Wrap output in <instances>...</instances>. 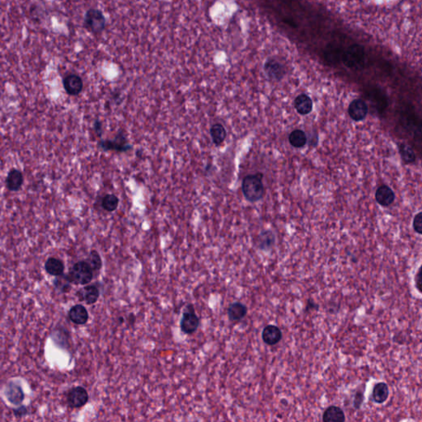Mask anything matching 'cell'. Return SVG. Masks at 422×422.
<instances>
[{"mask_svg":"<svg viewBox=\"0 0 422 422\" xmlns=\"http://www.w3.org/2000/svg\"><path fill=\"white\" fill-rule=\"evenodd\" d=\"M263 175L261 173L248 175L244 177L242 183V191L246 199L251 203H254L263 197L264 185L262 182Z\"/></svg>","mask_w":422,"mask_h":422,"instance_id":"cell-1","label":"cell"},{"mask_svg":"<svg viewBox=\"0 0 422 422\" xmlns=\"http://www.w3.org/2000/svg\"><path fill=\"white\" fill-rule=\"evenodd\" d=\"M67 275L72 284L86 286L92 282L94 272L87 261H79L74 264Z\"/></svg>","mask_w":422,"mask_h":422,"instance_id":"cell-2","label":"cell"},{"mask_svg":"<svg viewBox=\"0 0 422 422\" xmlns=\"http://www.w3.org/2000/svg\"><path fill=\"white\" fill-rule=\"evenodd\" d=\"M105 16L103 12L97 9H90L85 14L84 27L94 34H99L106 28Z\"/></svg>","mask_w":422,"mask_h":422,"instance_id":"cell-3","label":"cell"},{"mask_svg":"<svg viewBox=\"0 0 422 422\" xmlns=\"http://www.w3.org/2000/svg\"><path fill=\"white\" fill-rule=\"evenodd\" d=\"M200 318L195 312L194 307L192 304H188L184 309L180 327L182 333L187 335H191L199 327Z\"/></svg>","mask_w":422,"mask_h":422,"instance_id":"cell-4","label":"cell"},{"mask_svg":"<svg viewBox=\"0 0 422 422\" xmlns=\"http://www.w3.org/2000/svg\"><path fill=\"white\" fill-rule=\"evenodd\" d=\"M89 396L83 387L76 386L68 391L66 395L68 407L72 409L81 408L87 404Z\"/></svg>","mask_w":422,"mask_h":422,"instance_id":"cell-5","label":"cell"},{"mask_svg":"<svg viewBox=\"0 0 422 422\" xmlns=\"http://www.w3.org/2000/svg\"><path fill=\"white\" fill-rule=\"evenodd\" d=\"M374 198L376 202L380 206L389 207L395 203L396 193L389 185L383 184L376 188Z\"/></svg>","mask_w":422,"mask_h":422,"instance_id":"cell-6","label":"cell"},{"mask_svg":"<svg viewBox=\"0 0 422 422\" xmlns=\"http://www.w3.org/2000/svg\"><path fill=\"white\" fill-rule=\"evenodd\" d=\"M5 396L8 401L15 406H20L25 399V393L23 388L20 384L13 381H10L6 384Z\"/></svg>","mask_w":422,"mask_h":422,"instance_id":"cell-7","label":"cell"},{"mask_svg":"<svg viewBox=\"0 0 422 422\" xmlns=\"http://www.w3.org/2000/svg\"><path fill=\"white\" fill-rule=\"evenodd\" d=\"M65 91L70 96H77L83 90V82L77 74H69L63 79Z\"/></svg>","mask_w":422,"mask_h":422,"instance_id":"cell-8","label":"cell"},{"mask_svg":"<svg viewBox=\"0 0 422 422\" xmlns=\"http://www.w3.org/2000/svg\"><path fill=\"white\" fill-rule=\"evenodd\" d=\"M348 113L353 121H363L368 115V107L366 103L361 99H355L349 105Z\"/></svg>","mask_w":422,"mask_h":422,"instance_id":"cell-9","label":"cell"},{"mask_svg":"<svg viewBox=\"0 0 422 422\" xmlns=\"http://www.w3.org/2000/svg\"><path fill=\"white\" fill-rule=\"evenodd\" d=\"M70 321L76 325H85L89 318V314L87 308L82 304H76L71 307L68 313Z\"/></svg>","mask_w":422,"mask_h":422,"instance_id":"cell-10","label":"cell"},{"mask_svg":"<svg viewBox=\"0 0 422 422\" xmlns=\"http://www.w3.org/2000/svg\"><path fill=\"white\" fill-rule=\"evenodd\" d=\"M99 146L105 150H114L117 152H125L131 150L132 146L126 142L125 137L119 135L115 140L101 141Z\"/></svg>","mask_w":422,"mask_h":422,"instance_id":"cell-11","label":"cell"},{"mask_svg":"<svg viewBox=\"0 0 422 422\" xmlns=\"http://www.w3.org/2000/svg\"><path fill=\"white\" fill-rule=\"evenodd\" d=\"M262 340L268 346H275L282 339V332L275 325H268L262 331Z\"/></svg>","mask_w":422,"mask_h":422,"instance_id":"cell-12","label":"cell"},{"mask_svg":"<svg viewBox=\"0 0 422 422\" xmlns=\"http://www.w3.org/2000/svg\"><path fill=\"white\" fill-rule=\"evenodd\" d=\"M78 293V298H80L81 300H83L88 305L96 304L100 296L99 289L94 285H86Z\"/></svg>","mask_w":422,"mask_h":422,"instance_id":"cell-13","label":"cell"},{"mask_svg":"<svg viewBox=\"0 0 422 422\" xmlns=\"http://www.w3.org/2000/svg\"><path fill=\"white\" fill-rule=\"evenodd\" d=\"M294 106L298 113L303 116L308 115L313 111V101L307 94L302 93L296 97L294 101Z\"/></svg>","mask_w":422,"mask_h":422,"instance_id":"cell-14","label":"cell"},{"mask_svg":"<svg viewBox=\"0 0 422 422\" xmlns=\"http://www.w3.org/2000/svg\"><path fill=\"white\" fill-rule=\"evenodd\" d=\"M23 181L24 178L22 172L18 169H12L6 178V185L9 191L18 192L23 186Z\"/></svg>","mask_w":422,"mask_h":422,"instance_id":"cell-15","label":"cell"},{"mask_svg":"<svg viewBox=\"0 0 422 422\" xmlns=\"http://www.w3.org/2000/svg\"><path fill=\"white\" fill-rule=\"evenodd\" d=\"M45 270L50 275L59 276L64 274L65 265L61 259L56 257H49L45 261Z\"/></svg>","mask_w":422,"mask_h":422,"instance_id":"cell-16","label":"cell"},{"mask_svg":"<svg viewBox=\"0 0 422 422\" xmlns=\"http://www.w3.org/2000/svg\"><path fill=\"white\" fill-rule=\"evenodd\" d=\"M248 313V308L240 302L232 303L228 308V317L232 322L240 321Z\"/></svg>","mask_w":422,"mask_h":422,"instance_id":"cell-17","label":"cell"},{"mask_svg":"<svg viewBox=\"0 0 422 422\" xmlns=\"http://www.w3.org/2000/svg\"><path fill=\"white\" fill-rule=\"evenodd\" d=\"M324 422H344L346 420L344 411L340 407L331 406L324 411L322 415Z\"/></svg>","mask_w":422,"mask_h":422,"instance_id":"cell-18","label":"cell"},{"mask_svg":"<svg viewBox=\"0 0 422 422\" xmlns=\"http://www.w3.org/2000/svg\"><path fill=\"white\" fill-rule=\"evenodd\" d=\"M52 340L54 341L55 344L57 345L61 348L66 349L69 346V333L67 329L63 326H60L56 329L52 333Z\"/></svg>","mask_w":422,"mask_h":422,"instance_id":"cell-19","label":"cell"},{"mask_svg":"<svg viewBox=\"0 0 422 422\" xmlns=\"http://www.w3.org/2000/svg\"><path fill=\"white\" fill-rule=\"evenodd\" d=\"M275 235L271 231L266 230L261 232L257 240V245L261 250L268 251L275 244Z\"/></svg>","mask_w":422,"mask_h":422,"instance_id":"cell-20","label":"cell"},{"mask_svg":"<svg viewBox=\"0 0 422 422\" xmlns=\"http://www.w3.org/2000/svg\"><path fill=\"white\" fill-rule=\"evenodd\" d=\"M389 387L385 383H379L373 387L372 397L374 402L383 403L389 398Z\"/></svg>","mask_w":422,"mask_h":422,"instance_id":"cell-21","label":"cell"},{"mask_svg":"<svg viewBox=\"0 0 422 422\" xmlns=\"http://www.w3.org/2000/svg\"><path fill=\"white\" fill-rule=\"evenodd\" d=\"M210 135L212 138L213 143L215 144L216 146H221L225 139L227 133L223 125L217 123L212 125V127L210 129Z\"/></svg>","mask_w":422,"mask_h":422,"instance_id":"cell-22","label":"cell"},{"mask_svg":"<svg viewBox=\"0 0 422 422\" xmlns=\"http://www.w3.org/2000/svg\"><path fill=\"white\" fill-rule=\"evenodd\" d=\"M307 135L303 130H295L289 135V141L293 147L300 149L306 146Z\"/></svg>","mask_w":422,"mask_h":422,"instance_id":"cell-23","label":"cell"},{"mask_svg":"<svg viewBox=\"0 0 422 422\" xmlns=\"http://www.w3.org/2000/svg\"><path fill=\"white\" fill-rule=\"evenodd\" d=\"M53 285H54L55 288L57 291H60L61 293H64V294L69 293V291H71V282H70V279H69L68 275H65V274L59 275V276H56L54 280H53Z\"/></svg>","mask_w":422,"mask_h":422,"instance_id":"cell-24","label":"cell"},{"mask_svg":"<svg viewBox=\"0 0 422 422\" xmlns=\"http://www.w3.org/2000/svg\"><path fill=\"white\" fill-rule=\"evenodd\" d=\"M87 261L92 267L94 274L98 275L100 272L101 269L103 267V260H102L100 254L96 250L91 251Z\"/></svg>","mask_w":422,"mask_h":422,"instance_id":"cell-25","label":"cell"},{"mask_svg":"<svg viewBox=\"0 0 422 422\" xmlns=\"http://www.w3.org/2000/svg\"><path fill=\"white\" fill-rule=\"evenodd\" d=\"M119 205L118 197L113 194L106 195L102 201V206L108 212H112L117 209Z\"/></svg>","mask_w":422,"mask_h":422,"instance_id":"cell-26","label":"cell"},{"mask_svg":"<svg viewBox=\"0 0 422 422\" xmlns=\"http://www.w3.org/2000/svg\"><path fill=\"white\" fill-rule=\"evenodd\" d=\"M398 150H399L400 154H401L403 162H405V163H412V162L415 161V154H414L413 150H411L409 146H406L404 144H402Z\"/></svg>","mask_w":422,"mask_h":422,"instance_id":"cell-27","label":"cell"},{"mask_svg":"<svg viewBox=\"0 0 422 422\" xmlns=\"http://www.w3.org/2000/svg\"><path fill=\"white\" fill-rule=\"evenodd\" d=\"M412 226L416 233L422 235V211L417 212L414 215Z\"/></svg>","mask_w":422,"mask_h":422,"instance_id":"cell-28","label":"cell"},{"mask_svg":"<svg viewBox=\"0 0 422 422\" xmlns=\"http://www.w3.org/2000/svg\"><path fill=\"white\" fill-rule=\"evenodd\" d=\"M27 411H28L27 407L26 406H23V405H21L20 407H18V408L14 409V414L15 417L17 418L23 417L27 415Z\"/></svg>","mask_w":422,"mask_h":422,"instance_id":"cell-29","label":"cell"},{"mask_svg":"<svg viewBox=\"0 0 422 422\" xmlns=\"http://www.w3.org/2000/svg\"><path fill=\"white\" fill-rule=\"evenodd\" d=\"M415 286L418 291L422 293V266L418 270L417 274L415 275Z\"/></svg>","mask_w":422,"mask_h":422,"instance_id":"cell-30","label":"cell"},{"mask_svg":"<svg viewBox=\"0 0 422 422\" xmlns=\"http://www.w3.org/2000/svg\"><path fill=\"white\" fill-rule=\"evenodd\" d=\"M363 402V395L362 393H358L355 397V401H354V406L355 408H359Z\"/></svg>","mask_w":422,"mask_h":422,"instance_id":"cell-31","label":"cell"},{"mask_svg":"<svg viewBox=\"0 0 422 422\" xmlns=\"http://www.w3.org/2000/svg\"><path fill=\"white\" fill-rule=\"evenodd\" d=\"M94 129L96 130L97 134H99V136L102 135V132H103V128H102V122L100 121H96L94 123Z\"/></svg>","mask_w":422,"mask_h":422,"instance_id":"cell-32","label":"cell"},{"mask_svg":"<svg viewBox=\"0 0 422 422\" xmlns=\"http://www.w3.org/2000/svg\"><path fill=\"white\" fill-rule=\"evenodd\" d=\"M317 308V305L316 303H314V301H313L312 300H308V303H307V306H306V310H311V309H314Z\"/></svg>","mask_w":422,"mask_h":422,"instance_id":"cell-33","label":"cell"}]
</instances>
